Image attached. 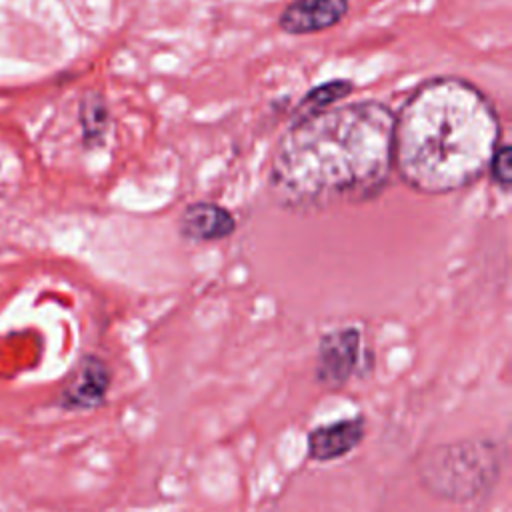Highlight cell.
Returning <instances> with one entry per match:
<instances>
[{"label": "cell", "instance_id": "6da1fadb", "mask_svg": "<svg viewBox=\"0 0 512 512\" xmlns=\"http://www.w3.org/2000/svg\"><path fill=\"white\" fill-rule=\"evenodd\" d=\"M392 136L394 112L376 100L296 120L272 150L268 192L292 212L374 200L394 170Z\"/></svg>", "mask_w": 512, "mask_h": 512}, {"label": "cell", "instance_id": "30bf717a", "mask_svg": "<svg viewBox=\"0 0 512 512\" xmlns=\"http://www.w3.org/2000/svg\"><path fill=\"white\" fill-rule=\"evenodd\" d=\"M352 92H354V84L350 80H342V78L328 80V82H322V84L314 86L296 104V108H294V122L302 120L306 116L318 114L322 110H328L332 104L344 100Z\"/></svg>", "mask_w": 512, "mask_h": 512}, {"label": "cell", "instance_id": "277c9868", "mask_svg": "<svg viewBox=\"0 0 512 512\" xmlns=\"http://www.w3.org/2000/svg\"><path fill=\"white\" fill-rule=\"evenodd\" d=\"M364 356V334L358 326L346 324L324 332L316 346L314 380L328 390L344 388L358 372Z\"/></svg>", "mask_w": 512, "mask_h": 512}, {"label": "cell", "instance_id": "9c48e42d", "mask_svg": "<svg viewBox=\"0 0 512 512\" xmlns=\"http://www.w3.org/2000/svg\"><path fill=\"white\" fill-rule=\"evenodd\" d=\"M110 126V110L100 92H86L80 102V128L88 148L100 146Z\"/></svg>", "mask_w": 512, "mask_h": 512}, {"label": "cell", "instance_id": "8992f818", "mask_svg": "<svg viewBox=\"0 0 512 512\" xmlns=\"http://www.w3.org/2000/svg\"><path fill=\"white\" fill-rule=\"evenodd\" d=\"M366 416L356 414L314 426L306 436L308 460L328 464L352 454L366 438Z\"/></svg>", "mask_w": 512, "mask_h": 512}, {"label": "cell", "instance_id": "7a4b0ae2", "mask_svg": "<svg viewBox=\"0 0 512 512\" xmlns=\"http://www.w3.org/2000/svg\"><path fill=\"white\" fill-rule=\"evenodd\" d=\"M500 144L492 100L472 82L438 76L418 84L394 114L392 164L414 192L442 196L480 180Z\"/></svg>", "mask_w": 512, "mask_h": 512}, {"label": "cell", "instance_id": "5b68a950", "mask_svg": "<svg viewBox=\"0 0 512 512\" xmlns=\"http://www.w3.org/2000/svg\"><path fill=\"white\" fill-rule=\"evenodd\" d=\"M112 386V370L98 354H84L58 392V406L66 412H92L100 408Z\"/></svg>", "mask_w": 512, "mask_h": 512}, {"label": "cell", "instance_id": "ba28073f", "mask_svg": "<svg viewBox=\"0 0 512 512\" xmlns=\"http://www.w3.org/2000/svg\"><path fill=\"white\" fill-rule=\"evenodd\" d=\"M236 232L234 214L210 200H198L184 208L178 218V234L194 244L216 242Z\"/></svg>", "mask_w": 512, "mask_h": 512}, {"label": "cell", "instance_id": "8fae6325", "mask_svg": "<svg viewBox=\"0 0 512 512\" xmlns=\"http://www.w3.org/2000/svg\"><path fill=\"white\" fill-rule=\"evenodd\" d=\"M510 158H512V150L508 144H498L494 154H492V160H490V166H488V172H490V178L492 182L508 192L510 190V182H512V164H510Z\"/></svg>", "mask_w": 512, "mask_h": 512}, {"label": "cell", "instance_id": "3957f363", "mask_svg": "<svg viewBox=\"0 0 512 512\" xmlns=\"http://www.w3.org/2000/svg\"><path fill=\"white\" fill-rule=\"evenodd\" d=\"M502 458L498 442L460 440L430 448L418 462L422 486L436 498L472 502L498 482Z\"/></svg>", "mask_w": 512, "mask_h": 512}, {"label": "cell", "instance_id": "52a82bcc", "mask_svg": "<svg viewBox=\"0 0 512 512\" xmlns=\"http://www.w3.org/2000/svg\"><path fill=\"white\" fill-rule=\"evenodd\" d=\"M348 10V0H292L280 12L278 26L290 36L316 34L340 24Z\"/></svg>", "mask_w": 512, "mask_h": 512}]
</instances>
